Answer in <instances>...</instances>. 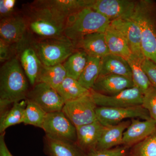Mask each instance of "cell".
I'll return each instance as SVG.
<instances>
[{"label":"cell","mask_w":156,"mask_h":156,"mask_svg":"<svg viewBox=\"0 0 156 156\" xmlns=\"http://www.w3.org/2000/svg\"><path fill=\"white\" fill-rule=\"evenodd\" d=\"M143 69L152 85L156 87V64L150 59L144 58L141 62Z\"/></svg>","instance_id":"obj_34"},{"label":"cell","mask_w":156,"mask_h":156,"mask_svg":"<svg viewBox=\"0 0 156 156\" xmlns=\"http://www.w3.org/2000/svg\"><path fill=\"white\" fill-rule=\"evenodd\" d=\"M44 141L45 151L49 156H86L75 143L53 139L46 135Z\"/></svg>","instance_id":"obj_22"},{"label":"cell","mask_w":156,"mask_h":156,"mask_svg":"<svg viewBox=\"0 0 156 156\" xmlns=\"http://www.w3.org/2000/svg\"><path fill=\"white\" fill-rule=\"evenodd\" d=\"M16 45H11L0 39V60L5 62L16 56Z\"/></svg>","instance_id":"obj_32"},{"label":"cell","mask_w":156,"mask_h":156,"mask_svg":"<svg viewBox=\"0 0 156 156\" xmlns=\"http://www.w3.org/2000/svg\"><path fill=\"white\" fill-rule=\"evenodd\" d=\"M101 58L89 56L88 61L78 81L84 88L91 90L100 75Z\"/></svg>","instance_id":"obj_27"},{"label":"cell","mask_w":156,"mask_h":156,"mask_svg":"<svg viewBox=\"0 0 156 156\" xmlns=\"http://www.w3.org/2000/svg\"><path fill=\"white\" fill-rule=\"evenodd\" d=\"M27 25L23 14L14 13L12 16L1 19V40L11 45H16L27 38Z\"/></svg>","instance_id":"obj_12"},{"label":"cell","mask_w":156,"mask_h":156,"mask_svg":"<svg viewBox=\"0 0 156 156\" xmlns=\"http://www.w3.org/2000/svg\"><path fill=\"white\" fill-rule=\"evenodd\" d=\"M66 77V71L62 64L50 66L43 65L36 83H44L56 89Z\"/></svg>","instance_id":"obj_25"},{"label":"cell","mask_w":156,"mask_h":156,"mask_svg":"<svg viewBox=\"0 0 156 156\" xmlns=\"http://www.w3.org/2000/svg\"><path fill=\"white\" fill-rule=\"evenodd\" d=\"M105 126L96 120L93 122L76 128V144L83 151H89L96 147Z\"/></svg>","instance_id":"obj_18"},{"label":"cell","mask_w":156,"mask_h":156,"mask_svg":"<svg viewBox=\"0 0 156 156\" xmlns=\"http://www.w3.org/2000/svg\"><path fill=\"white\" fill-rule=\"evenodd\" d=\"M131 122V121L128 120L113 126H105L95 149L109 150L123 144L124 132Z\"/></svg>","instance_id":"obj_19"},{"label":"cell","mask_w":156,"mask_h":156,"mask_svg":"<svg viewBox=\"0 0 156 156\" xmlns=\"http://www.w3.org/2000/svg\"><path fill=\"white\" fill-rule=\"evenodd\" d=\"M73 44L77 50L85 51L89 56L101 58L110 54L105 33L89 34Z\"/></svg>","instance_id":"obj_17"},{"label":"cell","mask_w":156,"mask_h":156,"mask_svg":"<svg viewBox=\"0 0 156 156\" xmlns=\"http://www.w3.org/2000/svg\"><path fill=\"white\" fill-rule=\"evenodd\" d=\"M105 35L110 54L121 56L127 60L131 57L132 53L126 39L111 23Z\"/></svg>","instance_id":"obj_21"},{"label":"cell","mask_w":156,"mask_h":156,"mask_svg":"<svg viewBox=\"0 0 156 156\" xmlns=\"http://www.w3.org/2000/svg\"><path fill=\"white\" fill-rule=\"evenodd\" d=\"M111 24L119 30L126 39L132 55L143 60L145 57L141 48V32L136 20L132 17L114 20L111 22Z\"/></svg>","instance_id":"obj_14"},{"label":"cell","mask_w":156,"mask_h":156,"mask_svg":"<svg viewBox=\"0 0 156 156\" xmlns=\"http://www.w3.org/2000/svg\"><path fill=\"white\" fill-rule=\"evenodd\" d=\"M42 129L50 138L76 143V128L62 111L47 113Z\"/></svg>","instance_id":"obj_6"},{"label":"cell","mask_w":156,"mask_h":156,"mask_svg":"<svg viewBox=\"0 0 156 156\" xmlns=\"http://www.w3.org/2000/svg\"><path fill=\"white\" fill-rule=\"evenodd\" d=\"M42 64L50 66L62 64L76 50L73 43L65 36L29 38Z\"/></svg>","instance_id":"obj_5"},{"label":"cell","mask_w":156,"mask_h":156,"mask_svg":"<svg viewBox=\"0 0 156 156\" xmlns=\"http://www.w3.org/2000/svg\"><path fill=\"white\" fill-rule=\"evenodd\" d=\"M47 114L37 104L27 99L23 123L42 128Z\"/></svg>","instance_id":"obj_29"},{"label":"cell","mask_w":156,"mask_h":156,"mask_svg":"<svg viewBox=\"0 0 156 156\" xmlns=\"http://www.w3.org/2000/svg\"><path fill=\"white\" fill-rule=\"evenodd\" d=\"M27 79L17 56L4 62L0 69L1 114L11 105L27 99Z\"/></svg>","instance_id":"obj_2"},{"label":"cell","mask_w":156,"mask_h":156,"mask_svg":"<svg viewBox=\"0 0 156 156\" xmlns=\"http://www.w3.org/2000/svg\"><path fill=\"white\" fill-rule=\"evenodd\" d=\"M89 55L85 51L77 50L62 63L67 77L78 80L88 61Z\"/></svg>","instance_id":"obj_26"},{"label":"cell","mask_w":156,"mask_h":156,"mask_svg":"<svg viewBox=\"0 0 156 156\" xmlns=\"http://www.w3.org/2000/svg\"><path fill=\"white\" fill-rule=\"evenodd\" d=\"M134 87L131 79L123 76L109 74L99 76L92 90L103 95H113Z\"/></svg>","instance_id":"obj_16"},{"label":"cell","mask_w":156,"mask_h":156,"mask_svg":"<svg viewBox=\"0 0 156 156\" xmlns=\"http://www.w3.org/2000/svg\"><path fill=\"white\" fill-rule=\"evenodd\" d=\"M137 1L94 0L91 8L106 17L111 22L131 18L134 15Z\"/></svg>","instance_id":"obj_11"},{"label":"cell","mask_w":156,"mask_h":156,"mask_svg":"<svg viewBox=\"0 0 156 156\" xmlns=\"http://www.w3.org/2000/svg\"><path fill=\"white\" fill-rule=\"evenodd\" d=\"M142 105L148 112L151 119L156 121V87L152 85L144 94Z\"/></svg>","instance_id":"obj_31"},{"label":"cell","mask_w":156,"mask_h":156,"mask_svg":"<svg viewBox=\"0 0 156 156\" xmlns=\"http://www.w3.org/2000/svg\"><path fill=\"white\" fill-rule=\"evenodd\" d=\"M16 55L31 85L33 87L43 65L31 47L29 38L16 45Z\"/></svg>","instance_id":"obj_13"},{"label":"cell","mask_w":156,"mask_h":156,"mask_svg":"<svg viewBox=\"0 0 156 156\" xmlns=\"http://www.w3.org/2000/svg\"><path fill=\"white\" fill-rule=\"evenodd\" d=\"M27 99L12 104V106L1 114L0 134L5 132L6 129L11 126L23 123Z\"/></svg>","instance_id":"obj_23"},{"label":"cell","mask_w":156,"mask_h":156,"mask_svg":"<svg viewBox=\"0 0 156 156\" xmlns=\"http://www.w3.org/2000/svg\"><path fill=\"white\" fill-rule=\"evenodd\" d=\"M131 121L123 135L124 145L137 144L156 132V121L153 119L140 121L133 119Z\"/></svg>","instance_id":"obj_15"},{"label":"cell","mask_w":156,"mask_h":156,"mask_svg":"<svg viewBox=\"0 0 156 156\" xmlns=\"http://www.w3.org/2000/svg\"><path fill=\"white\" fill-rule=\"evenodd\" d=\"M114 74L132 80L131 70L128 60L121 56L109 54L101 58L100 75Z\"/></svg>","instance_id":"obj_20"},{"label":"cell","mask_w":156,"mask_h":156,"mask_svg":"<svg viewBox=\"0 0 156 156\" xmlns=\"http://www.w3.org/2000/svg\"><path fill=\"white\" fill-rule=\"evenodd\" d=\"M111 21L91 8H85L68 16L63 35L74 43L82 37L95 33H104Z\"/></svg>","instance_id":"obj_3"},{"label":"cell","mask_w":156,"mask_h":156,"mask_svg":"<svg viewBox=\"0 0 156 156\" xmlns=\"http://www.w3.org/2000/svg\"><path fill=\"white\" fill-rule=\"evenodd\" d=\"M132 17L141 32V48L145 58L156 64V2L151 0L137 1Z\"/></svg>","instance_id":"obj_4"},{"label":"cell","mask_w":156,"mask_h":156,"mask_svg":"<svg viewBox=\"0 0 156 156\" xmlns=\"http://www.w3.org/2000/svg\"><path fill=\"white\" fill-rule=\"evenodd\" d=\"M27 99L37 104L47 113L62 110L65 104L56 89L43 83H36L33 86Z\"/></svg>","instance_id":"obj_10"},{"label":"cell","mask_w":156,"mask_h":156,"mask_svg":"<svg viewBox=\"0 0 156 156\" xmlns=\"http://www.w3.org/2000/svg\"><path fill=\"white\" fill-rule=\"evenodd\" d=\"M95 113L97 120L104 126L117 125L128 119H151L148 112L142 105L125 108L97 106Z\"/></svg>","instance_id":"obj_8"},{"label":"cell","mask_w":156,"mask_h":156,"mask_svg":"<svg viewBox=\"0 0 156 156\" xmlns=\"http://www.w3.org/2000/svg\"><path fill=\"white\" fill-rule=\"evenodd\" d=\"M134 156H156V132L135 145Z\"/></svg>","instance_id":"obj_30"},{"label":"cell","mask_w":156,"mask_h":156,"mask_svg":"<svg viewBox=\"0 0 156 156\" xmlns=\"http://www.w3.org/2000/svg\"><path fill=\"white\" fill-rule=\"evenodd\" d=\"M127 60L131 67L134 87L139 89L144 94L152 84L143 69L141 65L143 60L132 55Z\"/></svg>","instance_id":"obj_28"},{"label":"cell","mask_w":156,"mask_h":156,"mask_svg":"<svg viewBox=\"0 0 156 156\" xmlns=\"http://www.w3.org/2000/svg\"><path fill=\"white\" fill-rule=\"evenodd\" d=\"M5 136V132L0 134V156H13L6 145Z\"/></svg>","instance_id":"obj_36"},{"label":"cell","mask_w":156,"mask_h":156,"mask_svg":"<svg viewBox=\"0 0 156 156\" xmlns=\"http://www.w3.org/2000/svg\"><path fill=\"white\" fill-rule=\"evenodd\" d=\"M126 153L124 147L115 148L109 150H91L86 156H124Z\"/></svg>","instance_id":"obj_33"},{"label":"cell","mask_w":156,"mask_h":156,"mask_svg":"<svg viewBox=\"0 0 156 156\" xmlns=\"http://www.w3.org/2000/svg\"><path fill=\"white\" fill-rule=\"evenodd\" d=\"M97 106L125 108L142 105L144 94L136 87L125 89L113 95H106L90 90Z\"/></svg>","instance_id":"obj_9"},{"label":"cell","mask_w":156,"mask_h":156,"mask_svg":"<svg viewBox=\"0 0 156 156\" xmlns=\"http://www.w3.org/2000/svg\"><path fill=\"white\" fill-rule=\"evenodd\" d=\"M15 0H1L0 1V17L1 19L10 17L16 13Z\"/></svg>","instance_id":"obj_35"},{"label":"cell","mask_w":156,"mask_h":156,"mask_svg":"<svg viewBox=\"0 0 156 156\" xmlns=\"http://www.w3.org/2000/svg\"><path fill=\"white\" fill-rule=\"evenodd\" d=\"M56 90L65 102L77 99L90 93V90L83 87L77 80L67 76Z\"/></svg>","instance_id":"obj_24"},{"label":"cell","mask_w":156,"mask_h":156,"mask_svg":"<svg viewBox=\"0 0 156 156\" xmlns=\"http://www.w3.org/2000/svg\"><path fill=\"white\" fill-rule=\"evenodd\" d=\"M23 14L28 34L34 38L56 37L63 35L67 17L52 7L48 0H37L24 6Z\"/></svg>","instance_id":"obj_1"},{"label":"cell","mask_w":156,"mask_h":156,"mask_svg":"<svg viewBox=\"0 0 156 156\" xmlns=\"http://www.w3.org/2000/svg\"><path fill=\"white\" fill-rule=\"evenodd\" d=\"M91 92L88 95L65 102L62 111L76 127L93 122L97 120V108Z\"/></svg>","instance_id":"obj_7"},{"label":"cell","mask_w":156,"mask_h":156,"mask_svg":"<svg viewBox=\"0 0 156 156\" xmlns=\"http://www.w3.org/2000/svg\"><path fill=\"white\" fill-rule=\"evenodd\" d=\"M133 156V155H132V156Z\"/></svg>","instance_id":"obj_37"}]
</instances>
